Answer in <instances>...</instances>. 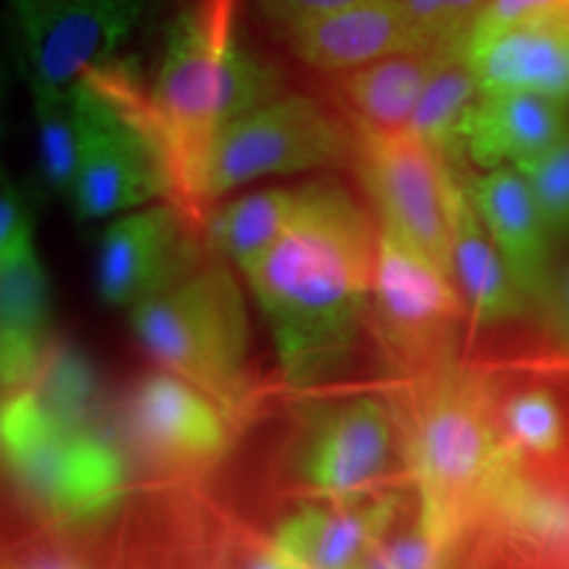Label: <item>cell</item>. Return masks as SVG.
Masks as SVG:
<instances>
[{
    "label": "cell",
    "mask_w": 569,
    "mask_h": 569,
    "mask_svg": "<svg viewBox=\"0 0 569 569\" xmlns=\"http://www.w3.org/2000/svg\"><path fill=\"white\" fill-rule=\"evenodd\" d=\"M377 240L380 227L343 184L309 182L290 230L240 272L290 390L330 382L351 359L372 311Z\"/></svg>",
    "instance_id": "6da1fadb"
},
{
    "label": "cell",
    "mask_w": 569,
    "mask_h": 569,
    "mask_svg": "<svg viewBox=\"0 0 569 569\" xmlns=\"http://www.w3.org/2000/svg\"><path fill=\"white\" fill-rule=\"evenodd\" d=\"M403 457L419 515L451 546L482 503L517 480V448L496 425L486 382L443 359L409 377L401 401Z\"/></svg>",
    "instance_id": "7a4b0ae2"
},
{
    "label": "cell",
    "mask_w": 569,
    "mask_h": 569,
    "mask_svg": "<svg viewBox=\"0 0 569 569\" xmlns=\"http://www.w3.org/2000/svg\"><path fill=\"white\" fill-rule=\"evenodd\" d=\"M243 0H184L163 32L159 69L148 88L180 174V201L193 190L217 134L282 96V77L243 42Z\"/></svg>",
    "instance_id": "3957f363"
},
{
    "label": "cell",
    "mask_w": 569,
    "mask_h": 569,
    "mask_svg": "<svg viewBox=\"0 0 569 569\" xmlns=\"http://www.w3.org/2000/svg\"><path fill=\"white\" fill-rule=\"evenodd\" d=\"M80 124V172L69 203L98 222L159 201H180V174L148 88L117 63L92 69L71 88Z\"/></svg>",
    "instance_id": "277c9868"
},
{
    "label": "cell",
    "mask_w": 569,
    "mask_h": 569,
    "mask_svg": "<svg viewBox=\"0 0 569 569\" xmlns=\"http://www.w3.org/2000/svg\"><path fill=\"white\" fill-rule=\"evenodd\" d=\"M127 315L134 338L167 372L209 396L222 415L243 411L248 319L227 264L213 261Z\"/></svg>",
    "instance_id": "5b68a950"
},
{
    "label": "cell",
    "mask_w": 569,
    "mask_h": 569,
    "mask_svg": "<svg viewBox=\"0 0 569 569\" xmlns=\"http://www.w3.org/2000/svg\"><path fill=\"white\" fill-rule=\"evenodd\" d=\"M0 443L19 486L61 522H90L122 501L127 475L117 448L32 390L3 396Z\"/></svg>",
    "instance_id": "8992f818"
},
{
    "label": "cell",
    "mask_w": 569,
    "mask_h": 569,
    "mask_svg": "<svg viewBox=\"0 0 569 569\" xmlns=\"http://www.w3.org/2000/svg\"><path fill=\"white\" fill-rule=\"evenodd\" d=\"M353 124L327 111L317 98L282 92L227 124L198 174L193 209L267 180L317 169L353 167Z\"/></svg>",
    "instance_id": "52a82bcc"
},
{
    "label": "cell",
    "mask_w": 569,
    "mask_h": 569,
    "mask_svg": "<svg viewBox=\"0 0 569 569\" xmlns=\"http://www.w3.org/2000/svg\"><path fill=\"white\" fill-rule=\"evenodd\" d=\"M353 169L372 198L380 224L453 277L451 188L461 174L448 172L407 130L386 132L353 119Z\"/></svg>",
    "instance_id": "ba28073f"
},
{
    "label": "cell",
    "mask_w": 569,
    "mask_h": 569,
    "mask_svg": "<svg viewBox=\"0 0 569 569\" xmlns=\"http://www.w3.org/2000/svg\"><path fill=\"white\" fill-rule=\"evenodd\" d=\"M465 306L451 274L380 224L369 319L393 367L411 377L443 361Z\"/></svg>",
    "instance_id": "9c48e42d"
},
{
    "label": "cell",
    "mask_w": 569,
    "mask_h": 569,
    "mask_svg": "<svg viewBox=\"0 0 569 569\" xmlns=\"http://www.w3.org/2000/svg\"><path fill=\"white\" fill-rule=\"evenodd\" d=\"M27 82L74 88L111 63L151 0H11Z\"/></svg>",
    "instance_id": "30bf717a"
},
{
    "label": "cell",
    "mask_w": 569,
    "mask_h": 569,
    "mask_svg": "<svg viewBox=\"0 0 569 569\" xmlns=\"http://www.w3.org/2000/svg\"><path fill=\"white\" fill-rule=\"evenodd\" d=\"M182 201L127 211L106 227L96 253L98 298L134 309L198 272V243Z\"/></svg>",
    "instance_id": "8fae6325"
},
{
    "label": "cell",
    "mask_w": 569,
    "mask_h": 569,
    "mask_svg": "<svg viewBox=\"0 0 569 569\" xmlns=\"http://www.w3.org/2000/svg\"><path fill=\"white\" fill-rule=\"evenodd\" d=\"M393 427L382 403L356 398L319 419L303 446L306 482L330 501H356L388 467Z\"/></svg>",
    "instance_id": "7c38bea8"
},
{
    "label": "cell",
    "mask_w": 569,
    "mask_h": 569,
    "mask_svg": "<svg viewBox=\"0 0 569 569\" xmlns=\"http://www.w3.org/2000/svg\"><path fill=\"white\" fill-rule=\"evenodd\" d=\"M467 193L507 261L517 288L530 306H543L557 277L551 274V234L528 180L515 167L490 169L467 177Z\"/></svg>",
    "instance_id": "4fadbf2b"
},
{
    "label": "cell",
    "mask_w": 569,
    "mask_h": 569,
    "mask_svg": "<svg viewBox=\"0 0 569 569\" xmlns=\"http://www.w3.org/2000/svg\"><path fill=\"white\" fill-rule=\"evenodd\" d=\"M282 40L306 67L338 77L398 53H422L396 0H365L293 27Z\"/></svg>",
    "instance_id": "5bb4252c"
},
{
    "label": "cell",
    "mask_w": 569,
    "mask_h": 569,
    "mask_svg": "<svg viewBox=\"0 0 569 569\" xmlns=\"http://www.w3.org/2000/svg\"><path fill=\"white\" fill-rule=\"evenodd\" d=\"M569 134V101L536 92H480L465 122V153L482 172L522 167Z\"/></svg>",
    "instance_id": "9a60e30c"
},
{
    "label": "cell",
    "mask_w": 569,
    "mask_h": 569,
    "mask_svg": "<svg viewBox=\"0 0 569 569\" xmlns=\"http://www.w3.org/2000/svg\"><path fill=\"white\" fill-rule=\"evenodd\" d=\"M401 507L398 496L369 501H336V507H309L282 519L272 549L303 569H361L388 538Z\"/></svg>",
    "instance_id": "2e32d148"
},
{
    "label": "cell",
    "mask_w": 569,
    "mask_h": 569,
    "mask_svg": "<svg viewBox=\"0 0 569 569\" xmlns=\"http://www.w3.org/2000/svg\"><path fill=\"white\" fill-rule=\"evenodd\" d=\"M465 56L480 92H536L569 101V11L511 27Z\"/></svg>",
    "instance_id": "e0dca14e"
},
{
    "label": "cell",
    "mask_w": 569,
    "mask_h": 569,
    "mask_svg": "<svg viewBox=\"0 0 569 569\" xmlns=\"http://www.w3.org/2000/svg\"><path fill=\"white\" fill-rule=\"evenodd\" d=\"M51 280L38 248L0 264V380L3 396L30 388L46 367Z\"/></svg>",
    "instance_id": "ac0fdd59"
},
{
    "label": "cell",
    "mask_w": 569,
    "mask_h": 569,
    "mask_svg": "<svg viewBox=\"0 0 569 569\" xmlns=\"http://www.w3.org/2000/svg\"><path fill=\"white\" fill-rule=\"evenodd\" d=\"M451 269L475 322L498 325L532 309L469 201L467 177L451 188Z\"/></svg>",
    "instance_id": "d6986e66"
},
{
    "label": "cell",
    "mask_w": 569,
    "mask_h": 569,
    "mask_svg": "<svg viewBox=\"0 0 569 569\" xmlns=\"http://www.w3.org/2000/svg\"><path fill=\"white\" fill-rule=\"evenodd\" d=\"M134 422L156 448L184 459H206L227 443L222 409L172 372H156L134 393Z\"/></svg>",
    "instance_id": "ffe728a7"
},
{
    "label": "cell",
    "mask_w": 569,
    "mask_h": 569,
    "mask_svg": "<svg viewBox=\"0 0 569 569\" xmlns=\"http://www.w3.org/2000/svg\"><path fill=\"white\" fill-rule=\"evenodd\" d=\"M440 53H398L340 77L338 90L356 122L401 132L411 122Z\"/></svg>",
    "instance_id": "44dd1931"
},
{
    "label": "cell",
    "mask_w": 569,
    "mask_h": 569,
    "mask_svg": "<svg viewBox=\"0 0 569 569\" xmlns=\"http://www.w3.org/2000/svg\"><path fill=\"white\" fill-rule=\"evenodd\" d=\"M480 98V82L465 51L440 53V61L425 84L407 132L417 138L448 172L459 174L465 153V122Z\"/></svg>",
    "instance_id": "7402d4cb"
},
{
    "label": "cell",
    "mask_w": 569,
    "mask_h": 569,
    "mask_svg": "<svg viewBox=\"0 0 569 569\" xmlns=\"http://www.w3.org/2000/svg\"><path fill=\"white\" fill-rule=\"evenodd\" d=\"M303 206V184L296 190L269 188L243 193L209 217V240L238 272L261 259L296 222Z\"/></svg>",
    "instance_id": "603a6c76"
},
{
    "label": "cell",
    "mask_w": 569,
    "mask_h": 569,
    "mask_svg": "<svg viewBox=\"0 0 569 569\" xmlns=\"http://www.w3.org/2000/svg\"><path fill=\"white\" fill-rule=\"evenodd\" d=\"M34 127H38V159L48 190L71 198L80 172V124L71 88L30 84Z\"/></svg>",
    "instance_id": "cb8c5ba5"
},
{
    "label": "cell",
    "mask_w": 569,
    "mask_h": 569,
    "mask_svg": "<svg viewBox=\"0 0 569 569\" xmlns=\"http://www.w3.org/2000/svg\"><path fill=\"white\" fill-rule=\"evenodd\" d=\"M422 53L465 51L469 30L488 0H396Z\"/></svg>",
    "instance_id": "d4e9b609"
},
{
    "label": "cell",
    "mask_w": 569,
    "mask_h": 569,
    "mask_svg": "<svg viewBox=\"0 0 569 569\" xmlns=\"http://www.w3.org/2000/svg\"><path fill=\"white\" fill-rule=\"evenodd\" d=\"M530 184L551 240L569 238V134L546 153L517 167Z\"/></svg>",
    "instance_id": "484cf974"
},
{
    "label": "cell",
    "mask_w": 569,
    "mask_h": 569,
    "mask_svg": "<svg viewBox=\"0 0 569 569\" xmlns=\"http://www.w3.org/2000/svg\"><path fill=\"white\" fill-rule=\"evenodd\" d=\"M503 432L517 451L553 453L565 438V422L557 401L543 390L519 393L503 409Z\"/></svg>",
    "instance_id": "4316f807"
},
{
    "label": "cell",
    "mask_w": 569,
    "mask_h": 569,
    "mask_svg": "<svg viewBox=\"0 0 569 569\" xmlns=\"http://www.w3.org/2000/svg\"><path fill=\"white\" fill-rule=\"evenodd\" d=\"M448 549L451 546L417 522L409 532L382 540L361 569H446Z\"/></svg>",
    "instance_id": "83f0119b"
},
{
    "label": "cell",
    "mask_w": 569,
    "mask_h": 569,
    "mask_svg": "<svg viewBox=\"0 0 569 569\" xmlns=\"http://www.w3.org/2000/svg\"><path fill=\"white\" fill-rule=\"evenodd\" d=\"M559 11H569V0H488L469 30L465 51L486 46L488 40L498 38L511 27L528 24V21Z\"/></svg>",
    "instance_id": "f1b7e54d"
},
{
    "label": "cell",
    "mask_w": 569,
    "mask_h": 569,
    "mask_svg": "<svg viewBox=\"0 0 569 569\" xmlns=\"http://www.w3.org/2000/svg\"><path fill=\"white\" fill-rule=\"evenodd\" d=\"M34 248V222L27 198L17 184L3 180L0 196V264L19 259L21 253Z\"/></svg>",
    "instance_id": "f546056e"
},
{
    "label": "cell",
    "mask_w": 569,
    "mask_h": 569,
    "mask_svg": "<svg viewBox=\"0 0 569 569\" xmlns=\"http://www.w3.org/2000/svg\"><path fill=\"white\" fill-rule=\"evenodd\" d=\"M359 3H365V0H253L261 17L272 21L280 32H288L293 27L309 24V21L327 17V13L351 9V6Z\"/></svg>",
    "instance_id": "4dcf8cb0"
},
{
    "label": "cell",
    "mask_w": 569,
    "mask_h": 569,
    "mask_svg": "<svg viewBox=\"0 0 569 569\" xmlns=\"http://www.w3.org/2000/svg\"><path fill=\"white\" fill-rule=\"evenodd\" d=\"M540 309L546 311V325H549L551 338L557 340L561 351L569 353V267L551 284V293Z\"/></svg>",
    "instance_id": "1f68e13d"
},
{
    "label": "cell",
    "mask_w": 569,
    "mask_h": 569,
    "mask_svg": "<svg viewBox=\"0 0 569 569\" xmlns=\"http://www.w3.org/2000/svg\"><path fill=\"white\" fill-rule=\"evenodd\" d=\"M248 569H303V567L290 557H284V553H280L277 549H269L267 553H261V557L256 559Z\"/></svg>",
    "instance_id": "d6a6232c"
},
{
    "label": "cell",
    "mask_w": 569,
    "mask_h": 569,
    "mask_svg": "<svg viewBox=\"0 0 569 569\" xmlns=\"http://www.w3.org/2000/svg\"><path fill=\"white\" fill-rule=\"evenodd\" d=\"M17 569H82L80 565H74V561H67V559H32L27 561V565H21Z\"/></svg>",
    "instance_id": "836d02e7"
}]
</instances>
